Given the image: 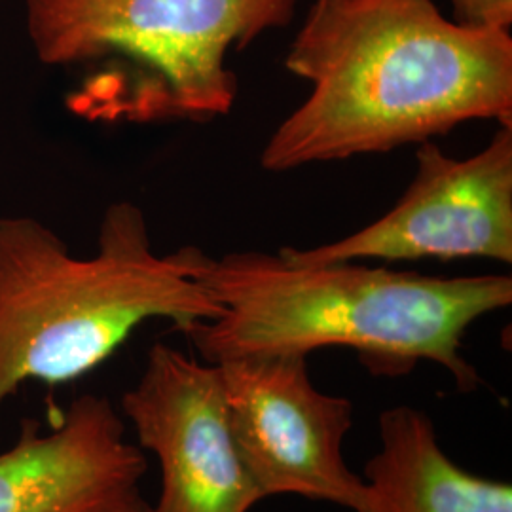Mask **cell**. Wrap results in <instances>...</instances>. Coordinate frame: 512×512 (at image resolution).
I'll return each instance as SVG.
<instances>
[{"label":"cell","instance_id":"cell-9","mask_svg":"<svg viewBox=\"0 0 512 512\" xmlns=\"http://www.w3.org/2000/svg\"><path fill=\"white\" fill-rule=\"evenodd\" d=\"M378 429L380 450L365 465V512H512L511 484L448 458L420 408H387Z\"/></svg>","mask_w":512,"mask_h":512},{"label":"cell","instance_id":"cell-1","mask_svg":"<svg viewBox=\"0 0 512 512\" xmlns=\"http://www.w3.org/2000/svg\"><path fill=\"white\" fill-rule=\"evenodd\" d=\"M310 97L262 150L266 171L421 145L471 120L512 126L509 31L433 0H315L285 59Z\"/></svg>","mask_w":512,"mask_h":512},{"label":"cell","instance_id":"cell-8","mask_svg":"<svg viewBox=\"0 0 512 512\" xmlns=\"http://www.w3.org/2000/svg\"><path fill=\"white\" fill-rule=\"evenodd\" d=\"M147 467L109 399L82 395L52 433L23 420L0 454V512H150Z\"/></svg>","mask_w":512,"mask_h":512},{"label":"cell","instance_id":"cell-7","mask_svg":"<svg viewBox=\"0 0 512 512\" xmlns=\"http://www.w3.org/2000/svg\"><path fill=\"white\" fill-rule=\"evenodd\" d=\"M122 412L160 465L150 512H249L264 499L239 456L219 366L154 344Z\"/></svg>","mask_w":512,"mask_h":512},{"label":"cell","instance_id":"cell-2","mask_svg":"<svg viewBox=\"0 0 512 512\" xmlns=\"http://www.w3.org/2000/svg\"><path fill=\"white\" fill-rule=\"evenodd\" d=\"M188 258L222 308L217 319L184 330L211 365L349 348L370 372L385 376L433 361L469 393L480 378L461 355L463 336L512 302L511 275L435 277L357 260L308 264L262 251L211 258L194 247Z\"/></svg>","mask_w":512,"mask_h":512},{"label":"cell","instance_id":"cell-4","mask_svg":"<svg viewBox=\"0 0 512 512\" xmlns=\"http://www.w3.org/2000/svg\"><path fill=\"white\" fill-rule=\"evenodd\" d=\"M298 0H25L38 59L80 67L67 95L90 122H196L226 116L238 76L226 57L291 23Z\"/></svg>","mask_w":512,"mask_h":512},{"label":"cell","instance_id":"cell-10","mask_svg":"<svg viewBox=\"0 0 512 512\" xmlns=\"http://www.w3.org/2000/svg\"><path fill=\"white\" fill-rule=\"evenodd\" d=\"M454 21L467 27L509 31L512 25V0H452Z\"/></svg>","mask_w":512,"mask_h":512},{"label":"cell","instance_id":"cell-3","mask_svg":"<svg viewBox=\"0 0 512 512\" xmlns=\"http://www.w3.org/2000/svg\"><path fill=\"white\" fill-rule=\"evenodd\" d=\"M192 274L188 247L152 251L141 207L112 203L93 258H74L50 228L0 219V408L21 384H67L105 363L148 319L179 330L220 315Z\"/></svg>","mask_w":512,"mask_h":512},{"label":"cell","instance_id":"cell-6","mask_svg":"<svg viewBox=\"0 0 512 512\" xmlns=\"http://www.w3.org/2000/svg\"><path fill=\"white\" fill-rule=\"evenodd\" d=\"M418 171L399 203L382 219L315 249H281L308 264L363 258H492L512 264V126H501L467 160L433 141L418 147Z\"/></svg>","mask_w":512,"mask_h":512},{"label":"cell","instance_id":"cell-5","mask_svg":"<svg viewBox=\"0 0 512 512\" xmlns=\"http://www.w3.org/2000/svg\"><path fill=\"white\" fill-rule=\"evenodd\" d=\"M217 366L239 456L264 499L300 495L365 512V480L344 459L355 406L313 385L306 355Z\"/></svg>","mask_w":512,"mask_h":512}]
</instances>
